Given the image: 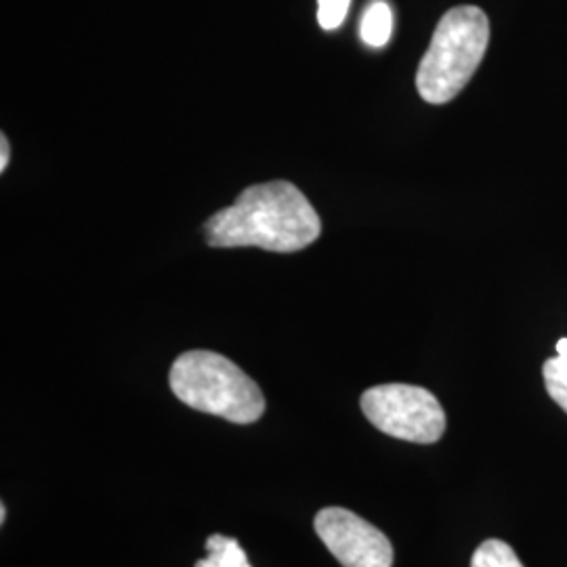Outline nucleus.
Here are the masks:
<instances>
[{
  "label": "nucleus",
  "mask_w": 567,
  "mask_h": 567,
  "mask_svg": "<svg viewBox=\"0 0 567 567\" xmlns=\"http://www.w3.org/2000/svg\"><path fill=\"white\" fill-rule=\"evenodd\" d=\"M393 34V11L385 0H374L365 9L360 23V37L368 47H385Z\"/></svg>",
  "instance_id": "obj_6"
},
{
  "label": "nucleus",
  "mask_w": 567,
  "mask_h": 567,
  "mask_svg": "<svg viewBox=\"0 0 567 567\" xmlns=\"http://www.w3.org/2000/svg\"><path fill=\"white\" fill-rule=\"evenodd\" d=\"M4 517H7V508L2 505V508H0V524H4Z\"/></svg>",
  "instance_id": "obj_12"
},
{
  "label": "nucleus",
  "mask_w": 567,
  "mask_h": 567,
  "mask_svg": "<svg viewBox=\"0 0 567 567\" xmlns=\"http://www.w3.org/2000/svg\"><path fill=\"white\" fill-rule=\"evenodd\" d=\"M171 389L183 404L236 425L257 423L265 412L259 385L243 368L215 351H187L171 368Z\"/></svg>",
  "instance_id": "obj_2"
},
{
  "label": "nucleus",
  "mask_w": 567,
  "mask_h": 567,
  "mask_svg": "<svg viewBox=\"0 0 567 567\" xmlns=\"http://www.w3.org/2000/svg\"><path fill=\"white\" fill-rule=\"evenodd\" d=\"M471 567H524V564L507 543L492 538L473 553Z\"/></svg>",
  "instance_id": "obj_9"
},
{
  "label": "nucleus",
  "mask_w": 567,
  "mask_h": 567,
  "mask_svg": "<svg viewBox=\"0 0 567 567\" xmlns=\"http://www.w3.org/2000/svg\"><path fill=\"white\" fill-rule=\"evenodd\" d=\"M316 532L343 567H391L393 547L379 527L355 513L330 507L316 515Z\"/></svg>",
  "instance_id": "obj_5"
},
{
  "label": "nucleus",
  "mask_w": 567,
  "mask_h": 567,
  "mask_svg": "<svg viewBox=\"0 0 567 567\" xmlns=\"http://www.w3.org/2000/svg\"><path fill=\"white\" fill-rule=\"evenodd\" d=\"M215 248L257 246L271 252H297L316 243L322 221L303 192L290 182H269L244 189L236 203L204 224Z\"/></svg>",
  "instance_id": "obj_1"
},
{
  "label": "nucleus",
  "mask_w": 567,
  "mask_h": 567,
  "mask_svg": "<svg viewBox=\"0 0 567 567\" xmlns=\"http://www.w3.org/2000/svg\"><path fill=\"white\" fill-rule=\"evenodd\" d=\"M365 419L381 433L412 442L435 444L446 431V412L437 398L423 386L379 385L368 389L362 400Z\"/></svg>",
  "instance_id": "obj_4"
},
{
  "label": "nucleus",
  "mask_w": 567,
  "mask_h": 567,
  "mask_svg": "<svg viewBox=\"0 0 567 567\" xmlns=\"http://www.w3.org/2000/svg\"><path fill=\"white\" fill-rule=\"evenodd\" d=\"M351 0H318V21L324 30H337L349 11Z\"/></svg>",
  "instance_id": "obj_10"
},
{
  "label": "nucleus",
  "mask_w": 567,
  "mask_h": 567,
  "mask_svg": "<svg viewBox=\"0 0 567 567\" xmlns=\"http://www.w3.org/2000/svg\"><path fill=\"white\" fill-rule=\"evenodd\" d=\"M9 156H11V150H9V142H7V137L2 135V137H0V171H7V164H9Z\"/></svg>",
  "instance_id": "obj_11"
},
{
  "label": "nucleus",
  "mask_w": 567,
  "mask_h": 567,
  "mask_svg": "<svg viewBox=\"0 0 567 567\" xmlns=\"http://www.w3.org/2000/svg\"><path fill=\"white\" fill-rule=\"evenodd\" d=\"M487 16L473 4L450 9L440 20L416 72V89L433 105L452 102L486 55Z\"/></svg>",
  "instance_id": "obj_3"
},
{
  "label": "nucleus",
  "mask_w": 567,
  "mask_h": 567,
  "mask_svg": "<svg viewBox=\"0 0 567 567\" xmlns=\"http://www.w3.org/2000/svg\"><path fill=\"white\" fill-rule=\"evenodd\" d=\"M548 395L567 412V339L557 341V355L543 365Z\"/></svg>",
  "instance_id": "obj_8"
},
{
  "label": "nucleus",
  "mask_w": 567,
  "mask_h": 567,
  "mask_svg": "<svg viewBox=\"0 0 567 567\" xmlns=\"http://www.w3.org/2000/svg\"><path fill=\"white\" fill-rule=\"evenodd\" d=\"M208 557L200 559L196 567H250L244 548L236 538L215 534L206 540Z\"/></svg>",
  "instance_id": "obj_7"
}]
</instances>
